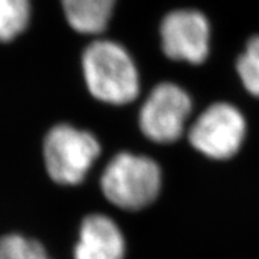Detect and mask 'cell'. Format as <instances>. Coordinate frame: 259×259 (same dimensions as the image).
<instances>
[{
	"mask_svg": "<svg viewBox=\"0 0 259 259\" xmlns=\"http://www.w3.org/2000/svg\"><path fill=\"white\" fill-rule=\"evenodd\" d=\"M0 259H49V256L37 241L10 234L0 239Z\"/></svg>",
	"mask_w": 259,
	"mask_h": 259,
	"instance_id": "cell-11",
	"label": "cell"
},
{
	"mask_svg": "<svg viewBox=\"0 0 259 259\" xmlns=\"http://www.w3.org/2000/svg\"><path fill=\"white\" fill-rule=\"evenodd\" d=\"M246 135L245 118L229 103H214L198 116L189 131L192 146L211 159L237 154Z\"/></svg>",
	"mask_w": 259,
	"mask_h": 259,
	"instance_id": "cell-4",
	"label": "cell"
},
{
	"mask_svg": "<svg viewBox=\"0 0 259 259\" xmlns=\"http://www.w3.org/2000/svg\"><path fill=\"white\" fill-rule=\"evenodd\" d=\"M65 17L79 33L98 34L109 24L115 0H61Z\"/></svg>",
	"mask_w": 259,
	"mask_h": 259,
	"instance_id": "cell-8",
	"label": "cell"
},
{
	"mask_svg": "<svg viewBox=\"0 0 259 259\" xmlns=\"http://www.w3.org/2000/svg\"><path fill=\"white\" fill-rule=\"evenodd\" d=\"M82 68L90 93L99 101L124 105L138 97L137 68L122 45L109 40L94 41L83 52Z\"/></svg>",
	"mask_w": 259,
	"mask_h": 259,
	"instance_id": "cell-1",
	"label": "cell"
},
{
	"mask_svg": "<svg viewBox=\"0 0 259 259\" xmlns=\"http://www.w3.org/2000/svg\"><path fill=\"white\" fill-rule=\"evenodd\" d=\"M161 184L160 168L152 159L120 152L101 179L103 194L118 208L138 210L154 201Z\"/></svg>",
	"mask_w": 259,
	"mask_h": 259,
	"instance_id": "cell-2",
	"label": "cell"
},
{
	"mask_svg": "<svg viewBox=\"0 0 259 259\" xmlns=\"http://www.w3.org/2000/svg\"><path fill=\"white\" fill-rule=\"evenodd\" d=\"M160 34L164 53L172 60L201 64L208 56L210 28L198 11L169 12L161 21Z\"/></svg>",
	"mask_w": 259,
	"mask_h": 259,
	"instance_id": "cell-6",
	"label": "cell"
},
{
	"mask_svg": "<svg viewBox=\"0 0 259 259\" xmlns=\"http://www.w3.org/2000/svg\"><path fill=\"white\" fill-rule=\"evenodd\" d=\"M123 252L122 233L109 217L92 214L82 221L74 259H122Z\"/></svg>",
	"mask_w": 259,
	"mask_h": 259,
	"instance_id": "cell-7",
	"label": "cell"
},
{
	"mask_svg": "<svg viewBox=\"0 0 259 259\" xmlns=\"http://www.w3.org/2000/svg\"><path fill=\"white\" fill-rule=\"evenodd\" d=\"M237 72L245 89L259 98V36H252L237 61Z\"/></svg>",
	"mask_w": 259,
	"mask_h": 259,
	"instance_id": "cell-10",
	"label": "cell"
},
{
	"mask_svg": "<svg viewBox=\"0 0 259 259\" xmlns=\"http://www.w3.org/2000/svg\"><path fill=\"white\" fill-rule=\"evenodd\" d=\"M101 152L98 140L69 124L51 128L44 142L45 167L58 184H79Z\"/></svg>",
	"mask_w": 259,
	"mask_h": 259,
	"instance_id": "cell-3",
	"label": "cell"
},
{
	"mask_svg": "<svg viewBox=\"0 0 259 259\" xmlns=\"http://www.w3.org/2000/svg\"><path fill=\"white\" fill-rule=\"evenodd\" d=\"M29 19V0H0V42L12 41L23 33Z\"/></svg>",
	"mask_w": 259,
	"mask_h": 259,
	"instance_id": "cell-9",
	"label": "cell"
},
{
	"mask_svg": "<svg viewBox=\"0 0 259 259\" xmlns=\"http://www.w3.org/2000/svg\"><path fill=\"white\" fill-rule=\"evenodd\" d=\"M191 110L192 102L187 93L164 82L152 90L140 110V128L156 143H172L181 137Z\"/></svg>",
	"mask_w": 259,
	"mask_h": 259,
	"instance_id": "cell-5",
	"label": "cell"
}]
</instances>
